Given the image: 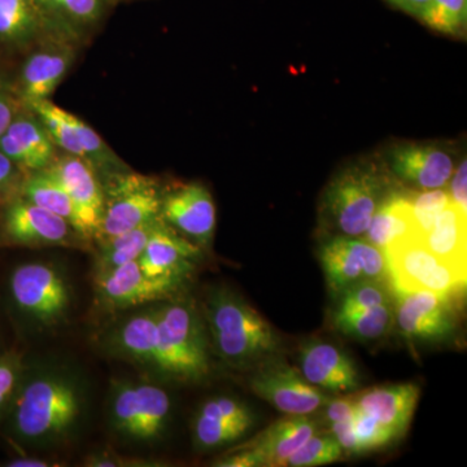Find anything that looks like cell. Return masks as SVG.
<instances>
[{
  "label": "cell",
  "mask_w": 467,
  "mask_h": 467,
  "mask_svg": "<svg viewBox=\"0 0 467 467\" xmlns=\"http://www.w3.org/2000/svg\"><path fill=\"white\" fill-rule=\"evenodd\" d=\"M383 160L361 159L330 181L322 198V223L337 235L359 238L384 199L398 186Z\"/></svg>",
  "instance_id": "6da1fadb"
},
{
  "label": "cell",
  "mask_w": 467,
  "mask_h": 467,
  "mask_svg": "<svg viewBox=\"0 0 467 467\" xmlns=\"http://www.w3.org/2000/svg\"><path fill=\"white\" fill-rule=\"evenodd\" d=\"M207 319L214 348L232 367L263 364L281 348L273 326L247 301L226 288L209 295Z\"/></svg>",
  "instance_id": "7a4b0ae2"
},
{
  "label": "cell",
  "mask_w": 467,
  "mask_h": 467,
  "mask_svg": "<svg viewBox=\"0 0 467 467\" xmlns=\"http://www.w3.org/2000/svg\"><path fill=\"white\" fill-rule=\"evenodd\" d=\"M155 312L158 347L152 364L164 373L186 379L207 376L208 342L198 313L182 303L169 304Z\"/></svg>",
  "instance_id": "3957f363"
},
{
  "label": "cell",
  "mask_w": 467,
  "mask_h": 467,
  "mask_svg": "<svg viewBox=\"0 0 467 467\" xmlns=\"http://www.w3.org/2000/svg\"><path fill=\"white\" fill-rule=\"evenodd\" d=\"M78 413V393L72 383L57 377L36 378L17 395L14 426L21 438L41 441L63 434Z\"/></svg>",
  "instance_id": "277c9868"
},
{
  "label": "cell",
  "mask_w": 467,
  "mask_h": 467,
  "mask_svg": "<svg viewBox=\"0 0 467 467\" xmlns=\"http://www.w3.org/2000/svg\"><path fill=\"white\" fill-rule=\"evenodd\" d=\"M383 254L393 292L430 291L456 299L465 291L466 270L436 257L416 236L392 242Z\"/></svg>",
  "instance_id": "5b68a950"
},
{
  "label": "cell",
  "mask_w": 467,
  "mask_h": 467,
  "mask_svg": "<svg viewBox=\"0 0 467 467\" xmlns=\"http://www.w3.org/2000/svg\"><path fill=\"white\" fill-rule=\"evenodd\" d=\"M162 195L158 184L140 174L119 175L104 199L98 235L103 241L161 217Z\"/></svg>",
  "instance_id": "8992f818"
},
{
  "label": "cell",
  "mask_w": 467,
  "mask_h": 467,
  "mask_svg": "<svg viewBox=\"0 0 467 467\" xmlns=\"http://www.w3.org/2000/svg\"><path fill=\"white\" fill-rule=\"evenodd\" d=\"M441 142L398 143L387 150L384 164L396 182L413 192L445 189L456 171V155Z\"/></svg>",
  "instance_id": "52a82bcc"
},
{
  "label": "cell",
  "mask_w": 467,
  "mask_h": 467,
  "mask_svg": "<svg viewBox=\"0 0 467 467\" xmlns=\"http://www.w3.org/2000/svg\"><path fill=\"white\" fill-rule=\"evenodd\" d=\"M259 367L251 379L252 391L287 416H309L331 400L287 362L269 358Z\"/></svg>",
  "instance_id": "ba28073f"
},
{
  "label": "cell",
  "mask_w": 467,
  "mask_h": 467,
  "mask_svg": "<svg viewBox=\"0 0 467 467\" xmlns=\"http://www.w3.org/2000/svg\"><path fill=\"white\" fill-rule=\"evenodd\" d=\"M454 300L430 291L393 292V321L408 339L441 342L457 327Z\"/></svg>",
  "instance_id": "9c48e42d"
},
{
  "label": "cell",
  "mask_w": 467,
  "mask_h": 467,
  "mask_svg": "<svg viewBox=\"0 0 467 467\" xmlns=\"http://www.w3.org/2000/svg\"><path fill=\"white\" fill-rule=\"evenodd\" d=\"M9 287L18 308L43 324L57 321L69 306L66 282L46 264L18 266L12 273Z\"/></svg>",
  "instance_id": "30bf717a"
},
{
  "label": "cell",
  "mask_w": 467,
  "mask_h": 467,
  "mask_svg": "<svg viewBox=\"0 0 467 467\" xmlns=\"http://www.w3.org/2000/svg\"><path fill=\"white\" fill-rule=\"evenodd\" d=\"M112 411L119 431L149 441L164 429L171 399L164 389L152 384L125 386L117 391Z\"/></svg>",
  "instance_id": "8fae6325"
},
{
  "label": "cell",
  "mask_w": 467,
  "mask_h": 467,
  "mask_svg": "<svg viewBox=\"0 0 467 467\" xmlns=\"http://www.w3.org/2000/svg\"><path fill=\"white\" fill-rule=\"evenodd\" d=\"M160 216L198 244H209L213 238L216 205L202 183L181 184L164 193Z\"/></svg>",
  "instance_id": "7c38bea8"
},
{
  "label": "cell",
  "mask_w": 467,
  "mask_h": 467,
  "mask_svg": "<svg viewBox=\"0 0 467 467\" xmlns=\"http://www.w3.org/2000/svg\"><path fill=\"white\" fill-rule=\"evenodd\" d=\"M72 199L78 218V233L98 234L104 209V192L90 162L78 156L55 159L47 168Z\"/></svg>",
  "instance_id": "4fadbf2b"
},
{
  "label": "cell",
  "mask_w": 467,
  "mask_h": 467,
  "mask_svg": "<svg viewBox=\"0 0 467 467\" xmlns=\"http://www.w3.org/2000/svg\"><path fill=\"white\" fill-rule=\"evenodd\" d=\"M181 278L150 276L138 261L98 273V285L104 299L116 306H133L168 296L180 285Z\"/></svg>",
  "instance_id": "5bb4252c"
},
{
  "label": "cell",
  "mask_w": 467,
  "mask_h": 467,
  "mask_svg": "<svg viewBox=\"0 0 467 467\" xmlns=\"http://www.w3.org/2000/svg\"><path fill=\"white\" fill-rule=\"evenodd\" d=\"M2 226L9 241L20 244H58L76 232L64 218L24 198L15 199L5 207Z\"/></svg>",
  "instance_id": "9a60e30c"
},
{
  "label": "cell",
  "mask_w": 467,
  "mask_h": 467,
  "mask_svg": "<svg viewBox=\"0 0 467 467\" xmlns=\"http://www.w3.org/2000/svg\"><path fill=\"white\" fill-rule=\"evenodd\" d=\"M300 368L303 377L319 389L352 392L361 384L355 362L339 347L321 340L301 347Z\"/></svg>",
  "instance_id": "2e32d148"
},
{
  "label": "cell",
  "mask_w": 467,
  "mask_h": 467,
  "mask_svg": "<svg viewBox=\"0 0 467 467\" xmlns=\"http://www.w3.org/2000/svg\"><path fill=\"white\" fill-rule=\"evenodd\" d=\"M0 150L18 169L45 171L55 160V144L38 117L18 112L0 137Z\"/></svg>",
  "instance_id": "e0dca14e"
},
{
  "label": "cell",
  "mask_w": 467,
  "mask_h": 467,
  "mask_svg": "<svg viewBox=\"0 0 467 467\" xmlns=\"http://www.w3.org/2000/svg\"><path fill=\"white\" fill-rule=\"evenodd\" d=\"M76 52L66 42H52L33 52L20 76V97L24 103L50 99L66 78Z\"/></svg>",
  "instance_id": "ac0fdd59"
},
{
  "label": "cell",
  "mask_w": 467,
  "mask_h": 467,
  "mask_svg": "<svg viewBox=\"0 0 467 467\" xmlns=\"http://www.w3.org/2000/svg\"><path fill=\"white\" fill-rule=\"evenodd\" d=\"M201 254L199 245L178 235L161 218L138 263L147 275L182 279Z\"/></svg>",
  "instance_id": "d6986e66"
},
{
  "label": "cell",
  "mask_w": 467,
  "mask_h": 467,
  "mask_svg": "<svg viewBox=\"0 0 467 467\" xmlns=\"http://www.w3.org/2000/svg\"><path fill=\"white\" fill-rule=\"evenodd\" d=\"M414 383L389 384L353 396L356 408L391 429L399 439L408 431L420 400Z\"/></svg>",
  "instance_id": "ffe728a7"
},
{
  "label": "cell",
  "mask_w": 467,
  "mask_h": 467,
  "mask_svg": "<svg viewBox=\"0 0 467 467\" xmlns=\"http://www.w3.org/2000/svg\"><path fill=\"white\" fill-rule=\"evenodd\" d=\"M316 431L317 423L308 416H287L241 448L256 451L263 461V467L285 466L288 457Z\"/></svg>",
  "instance_id": "44dd1931"
},
{
  "label": "cell",
  "mask_w": 467,
  "mask_h": 467,
  "mask_svg": "<svg viewBox=\"0 0 467 467\" xmlns=\"http://www.w3.org/2000/svg\"><path fill=\"white\" fill-rule=\"evenodd\" d=\"M439 259L467 272V213L450 202L420 239Z\"/></svg>",
  "instance_id": "7402d4cb"
},
{
  "label": "cell",
  "mask_w": 467,
  "mask_h": 467,
  "mask_svg": "<svg viewBox=\"0 0 467 467\" xmlns=\"http://www.w3.org/2000/svg\"><path fill=\"white\" fill-rule=\"evenodd\" d=\"M409 235L414 236L410 199L409 190L399 183L377 209L364 236L383 251L392 242Z\"/></svg>",
  "instance_id": "603a6c76"
},
{
  "label": "cell",
  "mask_w": 467,
  "mask_h": 467,
  "mask_svg": "<svg viewBox=\"0 0 467 467\" xmlns=\"http://www.w3.org/2000/svg\"><path fill=\"white\" fill-rule=\"evenodd\" d=\"M319 261L326 282L335 295L358 282L367 281L350 236L335 235L325 242L319 250Z\"/></svg>",
  "instance_id": "cb8c5ba5"
},
{
  "label": "cell",
  "mask_w": 467,
  "mask_h": 467,
  "mask_svg": "<svg viewBox=\"0 0 467 467\" xmlns=\"http://www.w3.org/2000/svg\"><path fill=\"white\" fill-rule=\"evenodd\" d=\"M45 27L36 0H0V42L26 45Z\"/></svg>",
  "instance_id": "d4e9b609"
},
{
  "label": "cell",
  "mask_w": 467,
  "mask_h": 467,
  "mask_svg": "<svg viewBox=\"0 0 467 467\" xmlns=\"http://www.w3.org/2000/svg\"><path fill=\"white\" fill-rule=\"evenodd\" d=\"M21 193L26 201L67 220L78 233V218L72 199L48 169L32 171L21 183Z\"/></svg>",
  "instance_id": "484cf974"
},
{
  "label": "cell",
  "mask_w": 467,
  "mask_h": 467,
  "mask_svg": "<svg viewBox=\"0 0 467 467\" xmlns=\"http://www.w3.org/2000/svg\"><path fill=\"white\" fill-rule=\"evenodd\" d=\"M160 221H161V217L144 223L142 226L135 227L130 232L119 234V235L103 241V248H101L100 256L98 259V273L107 272V270L122 265V264L140 260Z\"/></svg>",
  "instance_id": "4316f807"
},
{
  "label": "cell",
  "mask_w": 467,
  "mask_h": 467,
  "mask_svg": "<svg viewBox=\"0 0 467 467\" xmlns=\"http://www.w3.org/2000/svg\"><path fill=\"white\" fill-rule=\"evenodd\" d=\"M393 322V303L358 312L334 313L335 328L353 339L368 342L384 337Z\"/></svg>",
  "instance_id": "83f0119b"
},
{
  "label": "cell",
  "mask_w": 467,
  "mask_h": 467,
  "mask_svg": "<svg viewBox=\"0 0 467 467\" xmlns=\"http://www.w3.org/2000/svg\"><path fill=\"white\" fill-rule=\"evenodd\" d=\"M119 342L131 358L152 364L158 347V318L155 310L129 319L119 331Z\"/></svg>",
  "instance_id": "f1b7e54d"
},
{
  "label": "cell",
  "mask_w": 467,
  "mask_h": 467,
  "mask_svg": "<svg viewBox=\"0 0 467 467\" xmlns=\"http://www.w3.org/2000/svg\"><path fill=\"white\" fill-rule=\"evenodd\" d=\"M26 106L29 110H32L34 115L38 117L55 146L63 150L67 155L78 156V158L84 159V152H82L78 140H77L75 131L67 121L66 109L55 106L48 99L32 101V103H27Z\"/></svg>",
  "instance_id": "f546056e"
},
{
  "label": "cell",
  "mask_w": 467,
  "mask_h": 467,
  "mask_svg": "<svg viewBox=\"0 0 467 467\" xmlns=\"http://www.w3.org/2000/svg\"><path fill=\"white\" fill-rule=\"evenodd\" d=\"M392 303L391 285L387 282L362 281L337 295L335 313L358 312Z\"/></svg>",
  "instance_id": "4dcf8cb0"
},
{
  "label": "cell",
  "mask_w": 467,
  "mask_h": 467,
  "mask_svg": "<svg viewBox=\"0 0 467 467\" xmlns=\"http://www.w3.org/2000/svg\"><path fill=\"white\" fill-rule=\"evenodd\" d=\"M420 23L451 36L466 33L467 0H431Z\"/></svg>",
  "instance_id": "1f68e13d"
},
{
  "label": "cell",
  "mask_w": 467,
  "mask_h": 467,
  "mask_svg": "<svg viewBox=\"0 0 467 467\" xmlns=\"http://www.w3.org/2000/svg\"><path fill=\"white\" fill-rule=\"evenodd\" d=\"M251 426V423L247 422H234L223 418L199 413L193 427V435L199 447L202 450H212L241 438Z\"/></svg>",
  "instance_id": "d6a6232c"
},
{
  "label": "cell",
  "mask_w": 467,
  "mask_h": 467,
  "mask_svg": "<svg viewBox=\"0 0 467 467\" xmlns=\"http://www.w3.org/2000/svg\"><path fill=\"white\" fill-rule=\"evenodd\" d=\"M409 199H410L411 213H413L414 236L417 239L422 238L431 229L436 218L451 202L447 187L427 190V192L409 190Z\"/></svg>",
  "instance_id": "836d02e7"
},
{
  "label": "cell",
  "mask_w": 467,
  "mask_h": 467,
  "mask_svg": "<svg viewBox=\"0 0 467 467\" xmlns=\"http://www.w3.org/2000/svg\"><path fill=\"white\" fill-rule=\"evenodd\" d=\"M343 459L344 451L333 435H313L288 457L285 466H321Z\"/></svg>",
  "instance_id": "e575fe53"
},
{
  "label": "cell",
  "mask_w": 467,
  "mask_h": 467,
  "mask_svg": "<svg viewBox=\"0 0 467 467\" xmlns=\"http://www.w3.org/2000/svg\"><path fill=\"white\" fill-rule=\"evenodd\" d=\"M66 115L73 131H75L77 140H78L82 152H84V159L90 162L92 168L116 164V158L113 156L112 150L103 142L100 135L91 126L82 121L79 117L67 112V110Z\"/></svg>",
  "instance_id": "d590c367"
},
{
  "label": "cell",
  "mask_w": 467,
  "mask_h": 467,
  "mask_svg": "<svg viewBox=\"0 0 467 467\" xmlns=\"http://www.w3.org/2000/svg\"><path fill=\"white\" fill-rule=\"evenodd\" d=\"M353 429L358 439L359 454L379 450L399 439L391 429L378 422L376 418L368 416L359 409L353 416Z\"/></svg>",
  "instance_id": "8d00e7d4"
},
{
  "label": "cell",
  "mask_w": 467,
  "mask_h": 467,
  "mask_svg": "<svg viewBox=\"0 0 467 467\" xmlns=\"http://www.w3.org/2000/svg\"><path fill=\"white\" fill-rule=\"evenodd\" d=\"M107 0H64L67 27L86 26L99 20Z\"/></svg>",
  "instance_id": "74e56055"
},
{
  "label": "cell",
  "mask_w": 467,
  "mask_h": 467,
  "mask_svg": "<svg viewBox=\"0 0 467 467\" xmlns=\"http://www.w3.org/2000/svg\"><path fill=\"white\" fill-rule=\"evenodd\" d=\"M199 413L220 417L234 422L254 423V414L243 402L230 398H218L205 402Z\"/></svg>",
  "instance_id": "f35d334b"
},
{
  "label": "cell",
  "mask_w": 467,
  "mask_h": 467,
  "mask_svg": "<svg viewBox=\"0 0 467 467\" xmlns=\"http://www.w3.org/2000/svg\"><path fill=\"white\" fill-rule=\"evenodd\" d=\"M448 187L451 202L460 208L463 213H467V161L463 159L459 168L454 171Z\"/></svg>",
  "instance_id": "ab89813d"
},
{
  "label": "cell",
  "mask_w": 467,
  "mask_h": 467,
  "mask_svg": "<svg viewBox=\"0 0 467 467\" xmlns=\"http://www.w3.org/2000/svg\"><path fill=\"white\" fill-rule=\"evenodd\" d=\"M331 435L337 439L344 454H359L358 439L353 429V417L330 423Z\"/></svg>",
  "instance_id": "60d3db41"
},
{
  "label": "cell",
  "mask_w": 467,
  "mask_h": 467,
  "mask_svg": "<svg viewBox=\"0 0 467 467\" xmlns=\"http://www.w3.org/2000/svg\"><path fill=\"white\" fill-rule=\"evenodd\" d=\"M18 112L16 98L12 94L7 82L0 77V137L7 131Z\"/></svg>",
  "instance_id": "b9f144b4"
},
{
  "label": "cell",
  "mask_w": 467,
  "mask_h": 467,
  "mask_svg": "<svg viewBox=\"0 0 467 467\" xmlns=\"http://www.w3.org/2000/svg\"><path fill=\"white\" fill-rule=\"evenodd\" d=\"M17 371L14 359L0 358V411L16 387Z\"/></svg>",
  "instance_id": "7bdbcfd3"
},
{
  "label": "cell",
  "mask_w": 467,
  "mask_h": 467,
  "mask_svg": "<svg viewBox=\"0 0 467 467\" xmlns=\"http://www.w3.org/2000/svg\"><path fill=\"white\" fill-rule=\"evenodd\" d=\"M325 420L330 423L353 417L355 416L356 410H358L353 396H349V398L337 399V400H330L325 405Z\"/></svg>",
  "instance_id": "ee69618b"
},
{
  "label": "cell",
  "mask_w": 467,
  "mask_h": 467,
  "mask_svg": "<svg viewBox=\"0 0 467 467\" xmlns=\"http://www.w3.org/2000/svg\"><path fill=\"white\" fill-rule=\"evenodd\" d=\"M214 466L220 467H260L263 466L259 454L247 448H238V451L232 456L217 461Z\"/></svg>",
  "instance_id": "f6af8a7d"
},
{
  "label": "cell",
  "mask_w": 467,
  "mask_h": 467,
  "mask_svg": "<svg viewBox=\"0 0 467 467\" xmlns=\"http://www.w3.org/2000/svg\"><path fill=\"white\" fill-rule=\"evenodd\" d=\"M18 168L0 150V193L8 192L17 181Z\"/></svg>",
  "instance_id": "bcb514c9"
},
{
  "label": "cell",
  "mask_w": 467,
  "mask_h": 467,
  "mask_svg": "<svg viewBox=\"0 0 467 467\" xmlns=\"http://www.w3.org/2000/svg\"><path fill=\"white\" fill-rule=\"evenodd\" d=\"M386 2L420 21L425 16L431 0H386Z\"/></svg>",
  "instance_id": "7dc6e473"
},
{
  "label": "cell",
  "mask_w": 467,
  "mask_h": 467,
  "mask_svg": "<svg viewBox=\"0 0 467 467\" xmlns=\"http://www.w3.org/2000/svg\"><path fill=\"white\" fill-rule=\"evenodd\" d=\"M7 466L11 467H47V461L41 459H32V457H23V459H16L9 461Z\"/></svg>",
  "instance_id": "c3c4849f"
}]
</instances>
